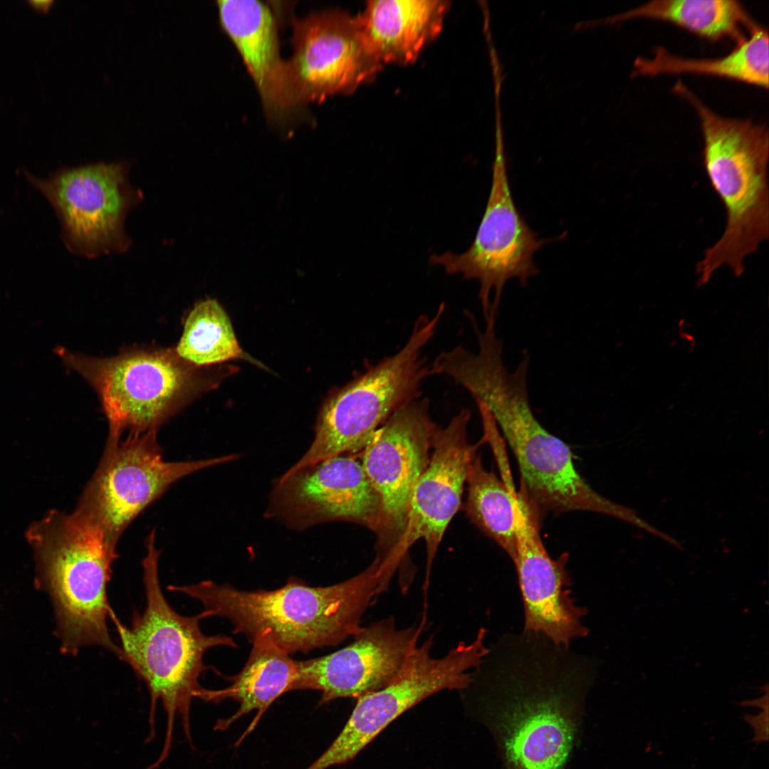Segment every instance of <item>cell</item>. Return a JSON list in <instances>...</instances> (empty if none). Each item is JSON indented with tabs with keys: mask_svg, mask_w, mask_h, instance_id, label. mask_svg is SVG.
Segmentation results:
<instances>
[{
	"mask_svg": "<svg viewBox=\"0 0 769 769\" xmlns=\"http://www.w3.org/2000/svg\"><path fill=\"white\" fill-rule=\"evenodd\" d=\"M174 349L180 358L198 367L246 359L229 316L211 298L197 303L189 313Z\"/></svg>",
	"mask_w": 769,
	"mask_h": 769,
	"instance_id": "cell-24",
	"label": "cell"
},
{
	"mask_svg": "<svg viewBox=\"0 0 769 769\" xmlns=\"http://www.w3.org/2000/svg\"><path fill=\"white\" fill-rule=\"evenodd\" d=\"M265 515L296 530L345 521L375 533L380 501L361 461L341 455L283 474L269 494Z\"/></svg>",
	"mask_w": 769,
	"mask_h": 769,
	"instance_id": "cell-13",
	"label": "cell"
},
{
	"mask_svg": "<svg viewBox=\"0 0 769 769\" xmlns=\"http://www.w3.org/2000/svg\"><path fill=\"white\" fill-rule=\"evenodd\" d=\"M129 165L100 162L62 168L48 178L26 177L50 202L68 250L88 258L126 251L128 212L142 199L131 186Z\"/></svg>",
	"mask_w": 769,
	"mask_h": 769,
	"instance_id": "cell-11",
	"label": "cell"
},
{
	"mask_svg": "<svg viewBox=\"0 0 769 769\" xmlns=\"http://www.w3.org/2000/svg\"><path fill=\"white\" fill-rule=\"evenodd\" d=\"M251 642L253 647L244 666L239 674L227 679L230 685L219 690L204 689L201 694L199 699L205 701L216 703L231 699L239 703L233 715L217 721L215 730H226L242 716L256 711V715L245 733L247 735L271 704L291 690L295 681L297 661L289 654L262 636Z\"/></svg>",
	"mask_w": 769,
	"mask_h": 769,
	"instance_id": "cell-20",
	"label": "cell"
},
{
	"mask_svg": "<svg viewBox=\"0 0 769 769\" xmlns=\"http://www.w3.org/2000/svg\"><path fill=\"white\" fill-rule=\"evenodd\" d=\"M484 641L483 635L476 634L441 658L431 656L432 636L417 645L389 684L357 699L345 726L313 763V768L328 769L351 760L389 723L424 699L445 689H466L471 681V671L488 652Z\"/></svg>",
	"mask_w": 769,
	"mask_h": 769,
	"instance_id": "cell-10",
	"label": "cell"
},
{
	"mask_svg": "<svg viewBox=\"0 0 769 769\" xmlns=\"http://www.w3.org/2000/svg\"><path fill=\"white\" fill-rule=\"evenodd\" d=\"M293 34V53L286 66L296 104L352 93L382 67L346 12L325 11L296 20Z\"/></svg>",
	"mask_w": 769,
	"mask_h": 769,
	"instance_id": "cell-14",
	"label": "cell"
},
{
	"mask_svg": "<svg viewBox=\"0 0 769 769\" xmlns=\"http://www.w3.org/2000/svg\"><path fill=\"white\" fill-rule=\"evenodd\" d=\"M541 520L520 493L516 499V548L512 561L518 575L524 611L525 631L540 633L555 644L570 647L589 630L582 619L585 608L570 596L568 555L553 559L540 535Z\"/></svg>",
	"mask_w": 769,
	"mask_h": 769,
	"instance_id": "cell-17",
	"label": "cell"
},
{
	"mask_svg": "<svg viewBox=\"0 0 769 769\" xmlns=\"http://www.w3.org/2000/svg\"><path fill=\"white\" fill-rule=\"evenodd\" d=\"M551 240L540 239L521 216L511 191L502 132L498 130L492 181L486 209L469 248L461 253L433 254L429 261L449 275L479 283L483 314L498 308L503 288L516 278L525 286L538 270L533 256Z\"/></svg>",
	"mask_w": 769,
	"mask_h": 769,
	"instance_id": "cell-12",
	"label": "cell"
},
{
	"mask_svg": "<svg viewBox=\"0 0 769 769\" xmlns=\"http://www.w3.org/2000/svg\"><path fill=\"white\" fill-rule=\"evenodd\" d=\"M427 397L393 413L361 451V464L380 501L375 560L392 579L405 564L402 541L413 491L427 468L436 424Z\"/></svg>",
	"mask_w": 769,
	"mask_h": 769,
	"instance_id": "cell-9",
	"label": "cell"
},
{
	"mask_svg": "<svg viewBox=\"0 0 769 769\" xmlns=\"http://www.w3.org/2000/svg\"><path fill=\"white\" fill-rule=\"evenodd\" d=\"M425 622L422 619L419 626L398 629L390 616L362 627L347 646L323 656L297 661V676L291 691H319L321 706L382 689L417 645Z\"/></svg>",
	"mask_w": 769,
	"mask_h": 769,
	"instance_id": "cell-15",
	"label": "cell"
},
{
	"mask_svg": "<svg viewBox=\"0 0 769 769\" xmlns=\"http://www.w3.org/2000/svg\"><path fill=\"white\" fill-rule=\"evenodd\" d=\"M53 0H31L28 1V3L33 6L35 9L46 11L51 6Z\"/></svg>",
	"mask_w": 769,
	"mask_h": 769,
	"instance_id": "cell-27",
	"label": "cell"
},
{
	"mask_svg": "<svg viewBox=\"0 0 769 769\" xmlns=\"http://www.w3.org/2000/svg\"><path fill=\"white\" fill-rule=\"evenodd\" d=\"M167 589L199 601L203 619L226 618L234 634L250 642L266 637L291 655L334 647L353 637L362 627L363 614L380 594V576L374 560L358 575L329 586H310L291 577L273 590H241L210 580Z\"/></svg>",
	"mask_w": 769,
	"mask_h": 769,
	"instance_id": "cell-2",
	"label": "cell"
},
{
	"mask_svg": "<svg viewBox=\"0 0 769 769\" xmlns=\"http://www.w3.org/2000/svg\"><path fill=\"white\" fill-rule=\"evenodd\" d=\"M743 720L753 729L755 736L751 741L756 744L768 741V711H761L758 715L744 713Z\"/></svg>",
	"mask_w": 769,
	"mask_h": 769,
	"instance_id": "cell-25",
	"label": "cell"
},
{
	"mask_svg": "<svg viewBox=\"0 0 769 769\" xmlns=\"http://www.w3.org/2000/svg\"><path fill=\"white\" fill-rule=\"evenodd\" d=\"M155 530L147 540V555L142 561L146 607L135 611L130 626L123 624L113 610L109 618L119 635L123 661L147 686L150 696V733L146 742L155 736L157 704L161 701L167 715V730L162 753L155 761L161 765L167 759L172 742L176 716L192 744L190 709L194 698L204 688L199 678L210 666L204 663L205 652L218 646L239 647L224 634L206 635L201 630V613L194 616L178 614L166 600L158 575L159 551L155 545Z\"/></svg>",
	"mask_w": 769,
	"mask_h": 769,
	"instance_id": "cell-3",
	"label": "cell"
},
{
	"mask_svg": "<svg viewBox=\"0 0 769 769\" xmlns=\"http://www.w3.org/2000/svg\"><path fill=\"white\" fill-rule=\"evenodd\" d=\"M445 310L421 315L404 345L371 363L345 385L335 389L319 412L315 434L303 456L284 474L341 455L361 452L376 431L397 410L422 397L431 376L423 352L436 333Z\"/></svg>",
	"mask_w": 769,
	"mask_h": 769,
	"instance_id": "cell-6",
	"label": "cell"
},
{
	"mask_svg": "<svg viewBox=\"0 0 769 769\" xmlns=\"http://www.w3.org/2000/svg\"><path fill=\"white\" fill-rule=\"evenodd\" d=\"M157 432L129 433L125 439L107 441L99 464L75 510L97 526L114 549L132 520L174 483L239 457L234 454L196 461H167L162 458Z\"/></svg>",
	"mask_w": 769,
	"mask_h": 769,
	"instance_id": "cell-8",
	"label": "cell"
},
{
	"mask_svg": "<svg viewBox=\"0 0 769 769\" xmlns=\"http://www.w3.org/2000/svg\"><path fill=\"white\" fill-rule=\"evenodd\" d=\"M466 483L468 495L464 506L466 516L512 560L516 548L517 496L512 480L506 481L487 470L478 454Z\"/></svg>",
	"mask_w": 769,
	"mask_h": 769,
	"instance_id": "cell-23",
	"label": "cell"
},
{
	"mask_svg": "<svg viewBox=\"0 0 769 769\" xmlns=\"http://www.w3.org/2000/svg\"><path fill=\"white\" fill-rule=\"evenodd\" d=\"M738 704L741 706L758 707L761 708L763 711H768V693L766 691L765 695L758 699L743 701Z\"/></svg>",
	"mask_w": 769,
	"mask_h": 769,
	"instance_id": "cell-26",
	"label": "cell"
},
{
	"mask_svg": "<svg viewBox=\"0 0 769 769\" xmlns=\"http://www.w3.org/2000/svg\"><path fill=\"white\" fill-rule=\"evenodd\" d=\"M449 7L444 0L369 1L354 18L366 47L382 65L405 66L439 35Z\"/></svg>",
	"mask_w": 769,
	"mask_h": 769,
	"instance_id": "cell-19",
	"label": "cell"
},
{
	"mask_svg": "<svg viewBox=\"0 0 769 769\" xmlns=\"http://www.w3.org/2000/svg\"><path fill=\"white\" fill-rule=\"evenodd\" d=\"M220 23L240 53L261 98L273 120L285 116L296 105L287 71L280 56L277 28L268 6L258 1H217Z\"/></svg>",
	"mask_w": 769,
	"mask_h": 769,
	"instance_id": "cell-18",
	"label": "cell"
},
{
	"mask_svg": "<svg viewBox=\"0 0 769 769\" xmlns=\"http://www.w3.org/2000/svg\"><path fill=\"white\" fill-rule=\"evenodd\" d=\"M471 417L469 409H461L445 427L436 426L428 465L413 491L402 552L406 558L412 545L423 539L427 548V567L423 585L427 600L431 568L445 531L461 507L464 486L478 456L483 438L477 443L468 439Z\"/></svg>",
	"mask_w": 769,
	"mask_h": 769,
	"instance_id": "cell-16",
	"label": "cell"
},
{
	"mask_svg": "<svg viewBox=\"0 0 769 769\" xmlns=\"http://www.w3.org/2000/svg\"><path fill=\"white\" fill-rule=\"evenodd\" d=\"M640 18L669 22L711 41L731 38L737 43L747 38L742 28L750 32L758 25L735 0H654L597 22Z\"/></svg>",
	"mask_w": 769,
	"mask_h": 769,
	"instance_id": "cell-22",
	"label": "cell"
},
{
	"mask_svg": "<svg viewBox=\"0 0 769 769\" xmlns=\"http://www.w3.org/2000/svg\"><path fill=\"white\" fill-rule=\"evenodd\" d=\"M56 607L63 649L98 646L123 661L110 634L108 598L116 549L100 530L76 511H51L27 533Z\"/></svg>",
	"mask_w": 769,
	"mask_h": 769,
	"instance_id": "cell-5",
	"label": "cell"
},
{
	"mask_svg": "<svg viewBox=\"0 0 769 769\" xmlns=\"http://www.w3.org/2000/svg\"><path fill=\"white\" fill-rule=\"evenodd\" d=\"M768 31L758 25L749 36L737 43L727 56L716 58H689L676 56L663 47L652 58L637 57L634 75L694 73L721 77L768 89L769 44Z\"/></svg>",
	"mask_w": 769,
	"mask_h": 769,
	"instance_id": "cell-21",
	"label": "cell"
},
{
	"mask_svg": "<svg viewBox=\"0 0 769 769\" xmlns=\"http://www.w3.org/2000/svg\"><path fill=\"white\" fill-rule=\"evenodd\" d=\"M596 664L547 637L506 634L471 671L507 769H563Z\"/></svg>",
	"mask_w": 769,
	"mask_h": 769,
	"instance_id": "cell-1",
	"label": "cell"
},
{
	"mask_svg": "<svg viewBox=\"0 0 769 769\" xmlns=\"http://www.w3.org/2000/svg\"><path fill=\"white\" fill-rule=\"evenodd\" d=\"M674 91L696 111L704 168L727 215L722 236L696 265L699 284L707 283L722 266L739 276L746 256L756 252L769 236L768 129L750 120L717 114L681 81Z\"/></svg>",
	"mask_w": 769,
	"mask_h": 769,
	"instance_id": "cell-4",
	"label": "cell"
},
{
	"mask_svg": "<svg viewBox=\"0 0 769 769\" xmlns=\"http://www.w3.org/2000/svg\"><path fill=\"white\" fill-rule=\"evenodd\" d=\"M57 353L96 391L108 419L107 441L125 431H157L162 424L216 380L182 358L174 348L134 349L108 358Z\"/></svg>",
	"mask_w": 769,
	"mask_h": 769,
	"instance_id": "cell-7",
	"label": "cell"
}]
</instances>
